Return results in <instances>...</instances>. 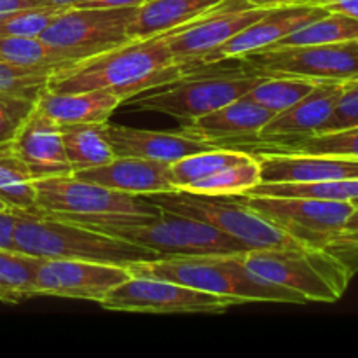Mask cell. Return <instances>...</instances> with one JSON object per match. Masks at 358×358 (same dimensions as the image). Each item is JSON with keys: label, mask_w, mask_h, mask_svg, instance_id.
<instances>
[{"label": "cell", "mask_w": 358, "mask_h": 358, "mask_svg": "<svg viewBox=\"0 0 358 358\" xmlns=\"http://www.w3.org/2000/svg\"><path fill=\"white\" fill-rule=\"evenodd\" d=\"M245 150L233 147H213L210 150L192 154L170 164V180L175 191H184L194 182L208 178L217 171L238 163L245 157Z\"/></svg>", "instance_id": "cell-31"}, {"label": "cell", "mask_w": 358, "mask_h": 358, "mask_svg": "<svg viewBox=\"0 0 358 358\" xmlns=\"http://www.w3.org/2000/svg\"><path fill=\"white\" fill-rule=\"evenodd\" d=\"M42 2H45L48 6H56V7H69L70 2L72 0H42Z\"/></svg>", "instance_id": "cell-45"}, {"label": "cell", "mask_w": 358, "mask_h": 358, "mask_svg": "<svg viewBox=\"0 0 358 358\" xmlns=\"http://www.w3.org/2000/svg\"><path fill=\"white\" fill-rule=\"evenodd\" d=\"M222 264L226 266L229 278L234 287V296L247 303H287L306 304L308 299L299 292L275 282L262 278L257 273L245 266L241 254L222 255Z\"/></svg>", "instance_id": "cell-25"}, {"label": "cell", "mask_w": 358, "mask_h": 358, "mask_svg": "<svg viewBox=\"0 0 358 358\" xmlns=\"http://www.w3.org/2000/svg\"><path fill=\"white\" fill-rule=\"evenodd\" d=\"M259 182H261L259 161L255 159L254 154L247 152L243 159H240L238 163L217 171L212 177L194 182V184H191L184 191L206 196L243 194V192L255 187Z\"/></svg>", "instance_id": "cell-32"}, {"label": "cell", "mask_w": 358, "mask_h": 358, "mask_svg": "<svg viewBox=\"0 0 358 358\" xmlns=\"http://www.w3.org/2000/svg\"><path fill=\"white\" fill-rule=\"evenodd\" d=\"M0 58L27 69L58 70L76 63L66 52L38 37H0Z\"/></svg>", "instance_id": "cell-29"}, {"label": "cell", "mask_w": 358, "mask_h": 358, "mask_svg": "<svg viewBox=\"0 0 358 358\" xmlns=\"http://www.w3.org/2000/svg\"><path fill=\"white\" fill-rule=\"evenodd\" d=\"M273 115L275 114L268 108L248 100L247 96H241L201 117L185 121L180 131L213 143L220 140H245L248 136L255 138V135Z\"/></svg>", "instance_id": "cell-21"}, {"label": "cell", "mask_w": 358, "mask_h": 358, "mask_svg": "<svg viewBox=\"0 0 358 358\" xmlns=\"http://www.w3.org/2000/svg\"><path fill=\"white\" fill-rule=\"evenodd\" d=\"M0 59H2V58H0Z\"/></svg>", "instance_id": "cell-48"}, {"label": "cell", "mask_w": 358, "mask_h": 358, "mask_svg": "<svg viewBox=\"0 0 358 358\" xmlns=\"http://www.w3.org/2000/svg\"><path fill=\"white\" fill-rule=\"evenodd\" d=\"M310 3V0H224L213 10H243V9H271V7Z\"/></svg>", "instance_id": "cell-39"}, {"label": "cell", "mask_w": 358, "mask_h": 358, "mask_svg": "<svg viewBox=\"0 0 358 358\" xmlns=\"http://www.w3.org/2000/svg\"><path fill=\"white\" fill-rule=\"evenodd\" d=\"M257 76L304 77L318 83H346L358 77V41L262 49L241 56Z\"/></svg>", "instance_id": "cell-7"}, {"label": "cell", "mask_w": 358, "mask_h": 358, "mask_svg": "<svg viewBox=\"0 0 358 358\" xmlns=\"http://www.w3.org/2000/svg\"><path fill=\"white\" fill-rule=\"evenodd\" d=\"M345 41H358V20L346 16L343 13H329L264 49L290 48V45L334 44V42Z\"/></svg>", "instance_id": "cell-30"}, {"label": "cell", "mask_w": 358, "mask_h": 358, "mask_svg": "<svg viewBox=\"0 0 358 358\" xmlns=\"http://www.w3.org/2000/svg\"><path fill=\"white\" fill-rule=\"evenodd\" d=\"M7 208V206L6 205H3V203L2 201H0V210H6Z\"/></svg>", "instance_id": "cell-47"}, {"label": "cell", "mask_w": 358, "mask_h": 358, "mask_svg": "<svg viewBox=\"0 0 358 358\" xmlns=\"http://www.w3.org/2000/svg\"><path fill=\"white\" fill-rule=\"evenodd\" d=\"M35 201L42 215L101 217V215H156V205L138 196L112 191L93 182L69 177L34 180Z\"/></svg>", "instance_id": "cell-8"}, {"label": "cell", "mask_w": 358, "mask_h": 358, "mask_svg": "<svg viewBox=\"0 0 358 358\" xmlns=\"http://www.w3.org/2000/svg\"><path fill=\"white\" fill-rule=\"evenodd\" d=\"M353 126H358V77L343 83L341 96L336 103L334 112L318 133L338 131Z\"/></svg>", "instance_id": "cell-38"}, {"label": "cell", "mask_w": 358, "mask_h": 358, "mask_svg": "<svg viewBox=\"0 0 358 358\" xmlns=\"http://www.w3.org/2000/svg\"><path fill=\"white\" fill-rule=\"evenodd\" d=\"M224 0H145L128 27L129 38H149L212 13Z\"/></svg>", "instance_id": "cell-23"}, {"label": "cell", "mask_w": 358, "mask_h": 358, "mask_svg": "<svg viewBox=\"0 0 358 358\" xmlns=\"http://www.w3.org/2000/svg\"><path fill=\"white\" fill-rule=\"evenodd\" d=\"M241 201L308 248H325L355 210L350 201L238 194Z\"/></svg>", "instance_id": "cell-9"}, {"label": "cell", "mask_w": 358, "mask_h": 358, "mask_svg": "<svg viewBox=\"0 0 358 358\" xmlns=\"http://www.w3.org/2000/svg\"><path fill=\"white\" fill-rule=\"evenodd\" d=\"M268 9L212 10L184 27L166 31L164 38L173 62L192 70L203 66V59L243 28L262 17Z\"/></svg>", "instance_id": "cell-13"}, {"label": "cell", "mask_w": 358, "mask_h": 358, "mask_svg": "<svg viewBox=\"0 0 358 358\" xmlns=\"http://www.w3.org/2000/svg\"><path fill=\"white\" fill-rule=\"evenodd\" d=\"M66 7L37 6L0 13V37H38Z\"/></svg>", "instance_id": "cell-35"}, {"label": "cell", "mask_w": 358, "mask_h": 358, "mask_svg": "<svg viewBox=\"0 0 358 358\" xmlns=\"http://www.w3.org/2000/svg\"><path fill=\"white\" fill-rule=\"evenodd\" d=\"M72 175L80 180L93 182L101 187L131 196H150L175 191L170 180V164L142 157L115 156L110 163L73 171Z\"/></svg>", "instance_id": "cell-20"}, {"label": "cell", "mask_w": 358, "mask_h": 358, "mask_svg": "<svg viewBox=\"0 0 358 358\" xmlns=\"http://www.w3.org/2000/svg\"><path fill=\"white\" fill-rule=\"evenodd\" d=\"M268 150L297 154H324V156L358 157V126L338 131L315 133L304 138L289 140V142L271 143Z\"/></svg>", "instance_id": "cell-34"}, {"label": "cell", "mask_w": 358, "mask_h": 358, "mask_svg": "<svg viewBox=\"0 0 358 358\" xmlns=\"http://www.w3.org/2000/svg\"><path fill=\"white\" fill-rule=\"evenodd\" d=\"M110 311L135 313H224L231 306L243 304L234 297L201 292L164 280L131 275L112 289L101 301Z\"/></svg>", "instance_id": "cell-11"}, {"label": "cell", "mask_w": 358, "mask_h": 358, "mask_svg": "<svg viewBox=\"0 0 358 358\" xmlns=\"http://www.w3.org/2000/svg\"><path fill=\"white\" fill-rule=\"evenodd\" d=\"M352 203H353V206H355V208H358V198H357V199H353Z\"/></svg>", "instance_id": "cell-46"}, {"label": "cell", "mask_w": 358, "mask_h": 358, "mask_svg": "<svg viewBox=\"0 0 358 358\" xmlns=\"http://www.w3.org/2000/svg\"><path fill=\"white\" fill-rule=\"evenodd\" d=\"M0 201L9 210L38 215L34 178L9 143L0 145Z\"/></svg>", "instance_id": "cell-26"}, {"label": "cell", "mask_w": 358, "mask_h": 358, "mask_svg": "<svg viewBox=\"0 0 358 358\" xmlns=\"http://www.w3.org/2000/svg\"><path fill=\"white\" fill-rule=\"evenodd\" d=\"M14 219L16 217L13 210H0V247L2 248H13Z\"/></svg>", "instance_id": "cell-42"}, {"label": "cell", "mask_w": 358, "mask_h": 358, "mask_svg": "<svg viewBox=\"0 0 358 358\" xmlns=\"http://www.w3.org/2000/svg\"><path fill=\"white\" fill-rule=\"evenodd\" d=\"M147 201L157 208L189 219L201 220L233 240L247 250H301V241L287 234L275 224L248 208L238 194L206 196L194 192L173 191L147 196Z\"/></svg>", "instance_id": "cell-5"}, {"label": "cell", "mask_w": 358, "mask_h": 358, "mask_svg": "<svg viewBox=\"0 0 358 358\" xmlns=\"http://www.w3.org/2000/svg\"><path fill=\"white\" fill-rule=\"evenodd\" d=\"M240 63L236 70L224 69L220 66L222 62L187 70L173 83L154 87L136 100H129L140 110L161 112L184 122L192 121L245 96L264 79V76L248 70L241 59Z\"/></svg>", "instance_id": "cell-4"}, {"label": "cell", "mask_w": 358, "mask_h": 358, "mask_svg": "<svg viewBox=\"0 0 358 358\" xmlns=\"http://www.w3.org/2000/svg\"><path fill=\"white\" fill-rule=\"evenodd\" d=\"M241 259L259 276L296 290L308 303H336L352 278L341 261L324 248L248 250Z\"/></svg>", "instance_id": "cell-6"}, {"label": "cell", "mask_w": 358, "mask_h": 358, "mask_svg": "<svg viewBox=\"0 0 358 358\" xmlns=\"http://www.w3.org/2000/svg\"><path fill=\"white\" fill-rule=\"evenodd\" d=\"M52 70L27 69L0 59V93H14L37 101L38 94L48 87Z\"/></svg>", "instance_id": "cell-36"}, {"label": "cell", "mask_w": 358, "mask_h": 358, "mask_svg": "<svg viewBox=\"0 0 358 358\" xmlns=\"http://www.w3.org/2000/svg\"><path fill=\"white\" fill-rule=\"evenodd\" d=\"M248 196H273V198H311L329 201H350L358 198V178L322 182H283V184H264L259 182Z\"/></svg>", "instance_id": "cell-27"}, {"label": "cell", "mask_w": 358, "mask_h": 358, "mask_svg": "<svg viewBox=\"0 0 358 358\" xmlns=\"http://www.w3.org/2000/svg\"><path fill=\"white\" fill-rule=\"evenodd\" d=\"M341 91L343 83L317 84V87L297 103L273 115L255 135V140L257 143L271 145L315 135L334 112Z\"/></svg>", "instance_id": "cell-17"}, {"label": "cell", "mask_w": 358, "mask_h": 358, "mask_svg": "<svg viewBox=\"0 0 358 358\" xmlns=\"http://www.w3.org/2000/svg\"><path fill=\"white\" fill-rule=\"evenodd\" d=\"M128 269L131 275L136 276L164 280L201 292L238 299L234 296L229 273L222 264V255H175V257H161L157 261L135 262Z\"/></svg>", "instance_id": "cell-16"}, {"label": "cell", "mask_w": 358, "mask_h": 358, "mask_svg": "<svg viewBox=\"0 0 358 358\" xmlns=\"http://www.w3.org/2000/svg\"><path fill=\"white\" fill-rule=\"evenodd\" d=\"M255 159L261 168V182H322L358 178V157L324 156V154L278 152L255 150Z\"/></svg>", "instance_id": "cell-18"}, {"label": "cell", "mask_w": 358, "mask_h": 358, "mask_svg": "<svg viewBox=\"0 0 358 358\" xmlns=\"http://www.w3.org/2000/svg\"><path fill=\"white\" fill-rule=\"evenodd\" d=\"M41 257L0 247V303L17 304L35 296Z\"/></svg>", "instance_id": "cell-28"}, {"label": "cell", "mask_w": 358, "mask_h": 358, "mask_svg": "<svg viewBox=\"0 0 358 358\" xmlns=\"http://www.w3.org/2000/svg\"><path fill=\"white\" fill-rule=\"evenodd\" d=\"M317 84L320 83L313 79H304V77H264L245 96L259 103L261 107L268 108L273 114H278V112L292 107L308 93H311L317 87Z\"/></svg>", "instance_id": "cell-33"}, {"label": "cell", "mask_w": 358, "mask_h": 358, "mask_svg": "<svg viewBox=\"0 0 358 358\" xmlns=\"http://www.w3.org/2000/svg\"><path fill=\"white\" fill-rule=\"evenodd\" d=\"M331 10L325 7L313 6V3H297V6L271 7L262 17H259L250 27L243 28L240 34L231 37L222 45L210 52L201 65L215 62H226V59L241 58L250 52H257L268 45L275 44L280 38L287 37L292 31L306 27L311 21L325 16Z\"/></svg>", "instance_id": "cell-14"}, {"label": "cell", "mask_w": 358, "mask_h": 358, "mask_svg": "<svg viewBox=\"0 0 358 358\" xmlns=\"http://www.w3.org/2000/svg\"><path fill=\"white\" fill-rule=\"evenodd\" d=\"M37 101L14 93H0V145L9 143Z\"/></svg>", "instance_id": "cell-37"}, {"label": "cell", "mask_w": 358, "mask_h": 358, "mask_svg": "<svg viewBox=\"0 0 358 358\" xmlns=\"http://www.w3.org/2000/svg\"><path fill=\"white\" fill-rule=\"evenodd\" d=\"M145 0H72L69 7L77 9H117V7H140Z\"/></svg>", "instance_id": "cell-40"}, {"label": "cell", "mask_w": 358, "mask_h": 358, "mask_svg": "<svg viewBox=\"0 0 358 358\" xmlns=\"http://www.w3.org/2000/svg\"><path fill=\"white\" fill-rule=\"evenodd\" d=\"M131 276L128 268L103 262L42 259L35 276V296L69 297L101 303L112 289Z\"/></svg>", "instance_id": "cell-12"}, {"label": "cell", "mask_w": 358, "mask_h": 358, "mask_svg": "<svg viewBox=\"0 0 358 358\" xmlns=\"http://www.w3.org/2000/svg\"><path fill=\"white\" fill-rule=\"evenodd\" d=\"M37 6H48L42 0H0V13L6 10H16V9H27V7H37Z\"/></svg>", "instance_id": "cell-43"}, {"label": "cell", "mask_w": 358, "mask_h": 358, "mask_svg": "<svg viewBox=\"0 0 358 358\" xmlns=\"http://www.w3.org/2000/svg\"><path fill=\"white\" fill-rule=\"evenodd\" d=\"M56 219L80 224L87 229L100 231L119 240L149 248L161 257L231 255L248 252L240 241L233 240L210 224L177 215L166 210H161L156 215L56 217Z\"/></svg>", "instance_id": "cell-2"}, {"label": "cell", "mask_w": 358, "mask_h": 358, "mask_svg": "<svg viewBox=\"0 0 358 358\" xmlns=\"http://www.w3.org/2000/svg\"><path fill=\"white\" fill-rule=\"evenodd\" d=\"M63 147L73 171L101 166L115 157L103 131V122L62 124Z\"/></svg>", "instance_id": "cell-24"}, {"label": "cell", "mask_w": 358, "mask_h": 358, "mask_svg": "<svg viewBox=\"0 0 358 358\" xmlns=\"http://www.w3.org/2000/svg\"><path fill=\"white\" fill-rule=\"evenodd\" d=\"M103 131L115 156L142 157L168 164L217 147L213 142L182 131H149L110 122H103Z\"/></svg>", "instance_id": "cell-19"}, {"label": "cell", "mask_w": 358, "mask_h": 358, "mask_svg": "<svg viewBox=\"0 0 358 358\" xmlns=\"http://www.w3.org/2000/svg\"><path fill=\"white\" fill-rule=\"evenodd\" d=\"M189 69L173 62L164 34L131 38L126 44L51 72L48 90L56 93L105 90L129 100L136 93L173 83Z\"/></svg>", "instance_id": "cell-1"}, {"label": "cell", "mask_w": 358, "mask_h": 358, "mask_svg": "<svg viewBox=\"0 0 358 358\" xmlns=\"http://www.w3.org/2000/svg\"><path fill=\"white\" fill-rule=\"evenodd\" d=\"M14 212L13 250L42 259L103 262L129 268L135 262L157 261L159 254L80 224L49 215Z\"/></svg>", "instance_id": "cell-3"}, {"label": "cell", "mask_w": 358, "mask_h": 358, "mask_svg": "<svg viewBox=\"0 0 358 358\" xmlns=\"http://www.w3.org/2000/svg\"><path fill=\"white\" fill-rule=\"evenodd\" d=\"M10 147L27 164L34 180L69 177L73 173L63 147L59 124L45 115L37 105L10 140Z\"/></svg>", "instance_id": "cell-15"}, {"label": "cell", "mask_w": 358, "mask_h": 358, "mask_svg": "<svg viewBox=\"0 0 358 358\" xmlns=\"http://www.w3.org/2000/svg\"><path fill=\"white\" fill-rule=\"evenodd\" d=\"M310 3L325 7L331 13H343L358 20V0H310Z\"/></svg>", "instance_id": "cell-41"}, {"label": "cell", "mask_w": 358, "mask_h": 358, "mask_svg": "<svg viewBox=\"0 0 358 358\" xmlns=\"http://www.w3.org/2000/svg\"><path fill=\"white\" fill-rule=\"evenodd\" d=\"M136 10L138 7H66L48 24L41 37L79 62L131 41L128 37V27L135 20Z\"/></svg>", "instance_id": "cell-10"}, {"label": "cell", "mask_w": 358, "mask_h": 358, "mask_svg": "<svg viewBox=\"0 0 358 358\" xmlns=\"http://www.w3.org/2000/svg\"><path fill=\"white\" fill-rule=\"evenodd\" d=\"M343 233H346V234H357L358 233V208H355L352 213H350V217L346 219V222H345V227H343Z\"/></svg>", "instance_id": "cell-44"}, {"label": "cell", "mask_w": 358, "mask_h": 358, "mask_svg": "<svg viewBox=\"0 0 358 358\" xmlns=\"http://www.w3.org/2000/svg\"><path fill=\"white\" fill-rule=\"evenodd\" d=\"M121 103V98L105 90L56 93L45 87L37 98V107L59 126L79 124V122H107Z\"/></svg>", "instance_id": "cell-22"}]
</instances>
